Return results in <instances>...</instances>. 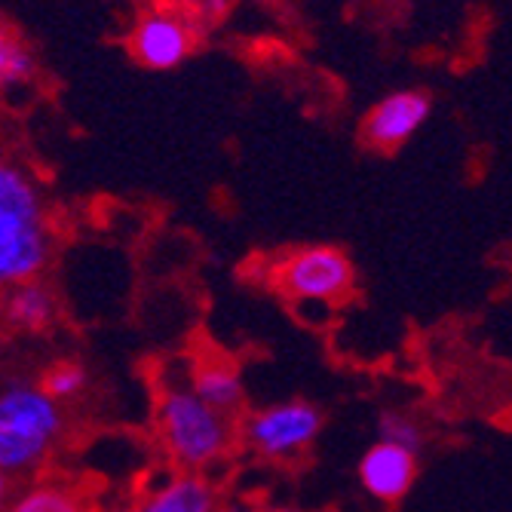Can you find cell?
<instances>
[{"label": "cell", "instance_id": "1", "mask_svg": "<svg viewBox=\"0 0 512 512\" xmlns=\"http://www.w3.org/2000/svg\"><path fill=\"white\" fill-rule=\"evenodd\" d=\"M154 430L166 460L184 473H209L240 442V424L209 405L191 381H166L154 396Z\"/></svg>", "mask_w": 512, "mask_h": 512}, {"label": "cell", "instance_id": "2", "mask_svg": "<svg viewBox=\"0 0 512 512\" xmlns=\"http://www.w3.org/2000/svg\"><path fill=\"white\" fill-rule=\"evenodd\" d=\"M65 436V408L40 381L13 378L0 396V473L4 482L37 473Z\"/></svg>", "mask_w": 512, "mask_h": 512}, {"label": "cell", "instance_id": "3", "mask_svg": "<svg viewBox=\"0 0 512 512\" xmlns=\"http://www.w3.org/2000/svg\"><path fill=\"white\" fill-rule=\"evenodd\" d=\"M50 261V230L43 203L31 178L16 169H0V283H31Z\"/></svg>", "mask_w": 512, "mask_h": 512}, {"label": "cell", "instance_id": "4", "mask_svg": "<svg viewBox=\"0 0 512 512\" xmlns=\"http://www.w3.org/2000/svg\"><path fill=\"white\" fill-rule=\"evenodd\" d=\"M325 417L313 402L289 399L255 408L243 417L240 442L249 454L270 460V463H292L322 433Z\"/></svg>", "mask_w": 512, "mask_h": 512}, {"label": "cell", "instance_id": "5", "mask_svg": "<svg viewBox=\"0 0 512 512\" xmlns=\"http://www.w3.org/2000/svg\"><path fill=\"white\" fill-rule=\"evenodd\" d=\"M273 283L286 298L335 304L353 289V264L335 246H307L289 252L273 267Z\"/></svg>", "mask_w": 512, "mask_h": 512}, {"label": "cell", "instance_id": "6", "mask_svg": "<svg viewBox=\"0 0 512 512\" xmlns=\"http://www.w3.org/2000/svg\"><path fill=\"white\" fill-rule=\"evenodd\" d=\"M433 114V102L427 92L399 89L381 99L368 111L362 123V142L375 151H396L408 138L421 129Z\"/></svg>", "mask_w": 512, "mask_h": 512}, {"label": "cell", "instance_id": "7", "mask_svg": "<svg viewBox=\"0 0 512 512\" xmlns=\"http://www.w3.org/2000/svg\"><path fill=\"white\" fill-rule=\"evenodd\" d=\"M417 479V451L378 439L359 457V485L362 491L384 506L399 503Z\"/></svg>", "mask_w": 512, "mask_h": 512}, {"label": "cell", "instance_id": "8", "mask_svg": "<svg viewBox=\"0 0 512 512\" xmlns=\"http://www.w3.org/2000/svg\"><path fill=\"white\" fill-rule=\"evenodd\" d=\"M194 50V34L188 22L172 13H148L132 31V56L151 71L178 68Z\"/></svg>", "mask_w": 512, "mask_h": 512}, {"label": "cell", "instance_id": "9", "mask_svg": "<svg viewBox=\"0 0 512 512\" xmlns=\"http://www.w3.org/2000/svg\"><path fill=\"white\" fill-rule=\"evenodd\" d=\"M129 512H221V494L206 473L172 470L145 488Z\"/></svg>", "mask_w": 512, "mask_h": 512}, {"label": "cell", "instance_id": "10", "mask_svg": "<svg viewBox=\"0 0 512 512\" xmlns=\"http://www.w3.org/2000/svg\"><path fill=\"white\" fill-rule=\"evenodd\" d=\"M191 387L215 408H221L224 414L237 417L246 405V384L243 375L237 371V365H230L224 359H206V362H194L188 371Z\"/></svg>", "mask_w": 512, "mask_h": 512}, {"label": "cell", "instance_id": "11", "mask_svg": "<svg viewBox=\"0 0 512 512\" xmlns=\"http://www.w3.org/2000/svg\"><path fill=\"white\" fill-rule=\"evenodd\" d=\"M56 316H59L56 295L46 289L43 283H37V279H31V283L10 286L7 322L13 325L16 332H25V335L50 332L53 325H56Z\"/></svg>", "mask_w": 512, "mask_h": 512}, {"label": "cell", "instance_id": "12", "mask_svg": "<svg viewBox=\"0 0 512 512\" xmlns=\"http://www.w3.org/2000/svg\"><path fill=\"white\" fill-rule=\"evenodd\" d=\"M4 512H96L86 491L59 482V479H37L31 485H22Z\"/></svg>", "mask_w": 512, "mask_h": 512}, {"label": "cell", "instance_id": "13", "mask_svg": "<svg viewBox=\"0 0 512 512\" xmlns=\"http://www.w3.org/2000/svg\"><path fill=\"white\" fill-rule=\"evenodd\" d=\"M40 387L50 393L53 399H59L62 405L65 402H74L86 393L89 387V371L74 362V359H59V362H50L43 368V375L37 378Z\"/></svg>", "mask_w": 512, "mask_h": 512}, {"label": "cell", "instance_id": "14", "mask_svg": "<svg viewBox=\"0 0 512 512\" xmlns=\"http://www.w3.org/2000/svg\"><path fill=\"white\" fill-rule=\"evenodd\" d=\"M34 74H37V59L31 56L28 46L10 37L0 40V83L22 86L34 80Z\"/></svg>", "mask_w": 512, "mask_h": 512}, {"label": "cell", "instance_id": "15", "mask_svg": "<svg viewBox=\"0 0 512 512\" xmlns=\"http://www.w3.org/2000/svg\"><path fill=\"white\" fill-rule=\"evenodd\" d=\"M378 439L405 445V448L421 454V448H424V427H421L417 417H411L405 411H387V414H381V421H378Z\"/></svg>", "mask_w": 512, "mask_h": 512}, {"label": "cell", "instance_id": "16", "mask_svg": "<svg viewBox=\"0 0 512 512\" xmlns=\"http://www.w3.org/2000/svg\"><path fill=\"white\" fill-rule=\"evenodd\" d=\"M249 512H298V509H292V506H279V503H258V506H252Z\"/></svg>", "mask_w": 512, "mask_h": 512}]
</instances>
